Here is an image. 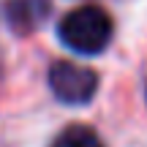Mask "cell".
I'll list each match as a JSON object with an SVG mask.
<instances>
[{"label":"cell","mask_w":147,"mask_h":147,"mask_svg":"<svg viewBox=\"0 0 147 147\" xmlns=\"http://www.w3.org/2000/svg\"><path fill=\"white\" fill-rule=\"evenodd\" d=\"M112 16L101 5H79L68 11L60 22L57 33L63 44L79 55H98L109 47L112 38Z\"/></svg>","instance_id":"6da1fadb"},{"label":"cell","mask_w":147,"mask_h":147,"mask_svg":"<svg viewBox=\"0 0 147 147\" xmlns=\"http://www.w3.org/2000/svg\"><path fill=\"white\" fill-rule=\"evenodd\" d=\"M49 87L63 104L79 106L87 104L98 90V76L87 65L71 63V60H57L49 68Z\"/></svg>","instance_id":"7a4b0ae2"},{"label":"cell","mask_w":147,"mask_h":147,"mask_svg":"<svg viewBox=\"0 0 147 147\" xmlns=\"http://www.w3.org/2000/svg\"><path fill=\"white\" fill-rule=\"evenodd\" d=\"M49 11H52L49 0H5L3 5L5 22L16 33H33L36 27H41Z\"/></svg>","instance_id":"3957f363"},{"label":"cell","mask_w":147,"mask_h":147,"mask_svg":"<svg viewBox=\"0 0 147 147\" xmlns=\"http://www.w3.org/2000/svg\"><path fill=\"white\" fill-rule=\"evenodd\" d=\"M52 147H104V142L98 139V134H95L90 125L71 123L68 128L60 131V136L52 142Z\"/></svg>","instance_id":"277c9868"}]
</instances>
